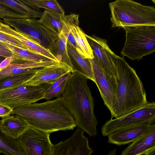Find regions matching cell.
I'll use <instances>...</instances> for the list:
<instances>
[{
  "mask_svg": "<svg viewBox=\"0 0 155 155\" xmlns=\"http://www.w3.org/2000/svg\"><path fill=\"white\" fill-rule=\"evenodd\" d=\"M62 15L45 10L43 12L41 17L38 21L47 28L59 36L62 29Z\"/></svg>",
  "mask_w": 155,
  "mask_h": 155,
  "instance_id": "cell-20",
  "label": "cell"
},
{
  "mask_svg": "<svg viewBox=\"0 0 155 155\" xmlns=\"http://www.w3.org/2000/svg\"><path fill=\"white\" fill-rule=\"evenodd\" d=\"M67 37L62 31L59 36L55 56L60 62L65 64L73 69L72 64L67 48Z\"/></svg>",
  "mask_w": 155,
  "mask_h": 155,
  "instance_id": "cell-26",
  "label": "cell"
},
{
  "mask_svg": "<svg viewBox=\"0 0 155 155\" xmlns=\"http://www.w3.org/2000/svg\"><path fill=\"white\" fill-rule=\"evenodd\" d=\"M3 132L15 139L29 127L28 124L19 116L9 115L1 120Z\"/></svg>",
  "mask_w": 155,
  "mask_h": 155,
  "instance_id": "cell-19",
  "label": "cell"
},
{
  "mask_svg": "<svg viewBox=\"0 0 155 155\" xmlns=\"http://www.w3.org/2000/svg\"><path fill=\"white\" fill-rule=\"evenodd\" d=\"M85 35L94 56L107 76L117 82V55L110 50L106 40L95 35Z\"/></svg>",
  "mask_w": 155,
  "mask_h": 155,
  "instance_id": "cell-9",
  "label": "cell"
},
{
  "mask_svg": "<svg viewBox=\"0 0 155 155\" xmlns=\"http://www.w3.org/2000/svg\"><path fill=\"white\" fill-rule=\"evenodd\" d=\"M73 72L72 68L65 63L59 62L38 69L35 74L22 84L38 86L44 83L52 84L64 75Z\"/></svg>",
  "mask_w": 155,
  "mask_h": 155,
  "instance_id": "cell-13",
  "label": "cell"
},
{
  "mask_svg": "<svg viewBox=\"0 0 155 155\" xmlns=\"http://www.w3.org/2000/svg\"><path fill=\"white\" fill-rule=\"evenodd\" d=\"M14 60L12 57H7L0 64V72L7 67Z\"/></svg>",
  "mask_w": 155,
  "mask_h": 155,
  "instance_id": "cell-32",
  "label": "cell"
},
{
  "mask_svg": "<svg viewBox=\"0 0 155 155\" xmlns=\"http://www.w3.org/2000/svg\"><path fill=\"white\" fill-rule=\"evenodd\" d=\"M87 79L75 71L71 73L61 98L73 117L77 126L93 137L97 134L98 122L94 111V100Z\"/></svg>",
  "mask_w": 155,
  "mask_h": 155,
  "instance_id": "cell-2",
  "label": "cell"
},
{
  "mask_svg": "<svg viewBox=\"0 0 155 155\" xmlns=\"http://www.w3.org/2000/svg\"><path fill=\"white\" fill-rule=\"evenodd\" d=\"M2 43L13 53L14 54L13 57V59H20L35 62L52 61L45 57L31 52L27 50L19 49L7 44Z\"/></svg>",
  "mask_w": 155,
  "mask_h": 155,
  "instance_id": "cell-25",
  "label": "cell"
},
{
  "mask_svg": "<svg viewBox=\"0 0 155 155\" xmlns=\"http://www.w3.org/2000/svg\"><path fill=\"white\" fill-rule=\"evenodd\" d=\"M116 152V150L115 149L110 151L107 155H115Z\"/></svg>",
  "mask_w": 155,
  "mask_h": 155,
  "instance_id": "cell-34",
  "label": "cell"
},
{
  "mask_svg": "<svg viewBox=\"0 0 155 155\" xmlns=\"http://www.w3.org/2000/svg\"><path fill=\"white\" fill-rule=\"evenodd\" d=\"M89 59L92 66L94 83L104 104L111 114L116 100L117 82L107 76L94 56L93 58Z\"/></svg>",
  "mask_w": 155,
  "mask_h": 155,
  "instance_id": "cell-12",
  "label": "cell"
},
{
  "mask_svg": "<svg viewBox=\"0 0 155 155\" xmlns=\"http://www.w3.org/2000/svg\"><path fill=\"white\" fill-rule=\"evenodd\" d=\"M67 46L74 71L80 73L94 83L92 66L89 59L85 58L68 41Z\"/></svg>",
  "mask_w": 155,
  "mask_h": 155,
  "instance_id": "cell-17",
  "label": "cell"
},
{
  "mask_svg": "<svg viewBox=\"0 0 155 155\" xmlns=\"http://www.w3.org/2000/svg\"><path fill=\"white\" fill-rule=\"evenodd\" d=\"M71 74V72L57 79L52 83L49 87L46 92L45 94L49 92L54 88L58 86L66 79L69 78Z\"/></svg>",
  "mask_w": 155,
  "mask_h": 155,
  "instance_id": "cell-31",
  "label": "cell"
},
{
  "mask_svg": "<svg viewBox=\"0 0 155 155\" xmlns=\"http://www.w3.org/2000/svg\"><path fill=\"white\" fill-rule=\"evenodd\" d=\"M0 18L4 19L30 18L28 16L20 14L10 8L0 3Z\"/></svg>",
  "mask_w": 155,
  "mask_h": 155,
  "instance_id": "cell-27",
  "label": "cell"
},
{
  "mask_svg": "<svg viewBox=\"0 0 155 155\" xmlns=\"http://www.w3.org/2000/svg\"><path fill=\"white\" fill-rule=\"evenodd\" d=\"M69 77L64 80L60 84L49 92L45 94L44 96V99L47 101H49L51 100L55 97H61L64 93L67 81Z\"/></svg>",
  "mask_w": 155,
  "mask_h": 155,
  "instance_id": "cell-28",
  "label": "cell"
},
{
  "mask_svg": "<svg viewBox=\"0 0 155 155\" xmlns=\"http://www.w3.org/2000/svg\"><path fill=\"white\" fill-rule=\"evenodd\" d=\"M0 42L11 45L19 49L27 50L25 46L19 41L1 32Z\"/></svg>",
  "mask_w": 155,
  "mask_h": 155,
  "instance_id": "cell-29",
  "label": "cell"
},
{
  "mask_svg": "<svg viewBox=\"0 0 155 155\" xmlns=\"http://www.w3.org/2000/svg\"><path fill=\"white\" fill-rule=\"evenodd\" d=\"M37 69L22 74L8 76L0 79V90L22 84L31 79L35 74Z\"/></svg>",
  "mask_w": 155,
  "mask_h": 155,
  "instance_id": "cell-24",
  "label": "cell"
},
{
  "mask_svg": "<svg viewBox=\"0 0 155 155\" xmlns=\"http://www.w3.org/2000/svg\"><path fill=\"white\" fill-rule=\"evenodd\" d=\"M71 30L77 45L83 53V57L86 59L93 58V51L84 31L79 26L76 25L71 27Z\"/></svg>",
  "mask_w": 155,
  "mask_h": 155,
  "instance_id": "cell-22",
  "label": "cell"
},
{
  "mask_svg": "<svg viewBox=\"0 0 155 155\" xmlns=\"http://www.w3.org/2000/svg\"><path fill=\"white\" fill-rule=\"evenodd\" d=\"M13 108L0 102V117L3 119L12 114Z\"/></svg>",
  "mask_w": 155,
  "mask_h": 155,
  "instance_id": "cell-30",
  "label": "cell"
},
{
  "mask_svg": "<svg viewBox=\"0 0 155 155\" xmlns=\"http://www.w3.org/2000/svg\"><path fill=\"white\" fill-rule=\"evenodd\" d=\"M17 115L28 125L51 134L59 130H73L75 120L61 97L41 103H34L13 108L12 114Z\"/></svg>",
  "mask_w": 155,
  "mask_h": 155,
  "instance_id": "cell-1",
  "label": "cell"
},
{
  "mask_svg": "<svg viewBox=\"0 0 155 155\" xmlns=\"http://www.w3.org/2000/svg\"><path fill=\"white\" fill-rule=\"evenodd\" d=\"M112 27L155 25V8L130 0H117L109 4Z\"/></svg>",
  "mask_w": 155,
  "mask_h": 155,
  "instance_id": "cell-4",
  "label": "cell"
},
{
  "mask_svg": "<svg viewBox=\"0 0 155 155\" xmlns=\"http://www.w3.org/2000/svg\"><path fill=\"white\" fill-rule=\"evenodd\" d=\"M155 125L143 124L119 129L109 134L108 143L120 146L132 142L145 134Z\"/></svg>",
  "mask_w": 155,
  "mask_h": 155,
  "instance_id": "cell-14",
  "label": "cell"
},
{
  "mask_svg": "<svg viewBox=\"0 0 155 155\" xmlns=\"http://www.w3.org/2000/svg\"><path fill=\"white\" fill-rule=\"evenodd\" d=\"M155 103L148 102L139 109L119 118L107 121L101 127L104 137L116 130L143 124L150 125L155 122Z\"/></svg>",
  "mask_w": 155,
  "mask_h": 155,
  "instance_id": "cell-8",
  "label": "cell"
},
{
  "mask_svg": "<svg viewBox=\"0 0 155 155\" xmlns=\"http://www.w3.org/2000/svg\"><path fill=\"white\" fill-rule=\"evenodd\" d=\"M50 134L29 127L18 138L27 155H51Z\"/></svg>",
  "mask_w": 155,
  "mask_h": 155,
  "instance_id": "cell-10",
  "label": "cell"
},
{
  "mask_svg": "<svg viewBox=\"0 0 155 155\" xmlns=\"http://www.w3.org/2000/svg\"><path fill=\"white\" fill-rule=\"evenodd\" d=\"M13 59V61L7 67L0 72V79L8 76L22 74L56 63L52 61L35 62Z\"/></svg>",
  "mask_w": 155,
  "mask_h": 155,
  "instance_id": "cell-15",
  "label": "cell"
},
{
  "mask_svg": "<svg viewBox=\"0 0 155 155\" xmlns=\"http://www.w3.org/2000/svg\"><path fill=\"white\" fill-rule=\"evenodd\" d=\"M0 153L5 155H27L18 138H13L3 132L0 120Z\"/></svg>",
  "mask_w": 155,
  "mask_h": 155,
  "instance_id": "cell-18",
  "label": "cell"
},
{
  "mask_svg": "<svg viewBox=\"0 0 155 155\" xmlns=\"http://www.w3.org/2000/svg\"><path fill=\"white\" fill-rule=\"evenodd\" d=\"M5 58L6 57H4L0 56V64L3 60L5 59Z\"/></svg>",
  "mask_w": 155,
  "mask_h": 155,
  "instance_id": "cell-35",
  "label": "cell"
},
{
  "mask_svg": "<svg viewBox=\"0 0 155 155\" xmlns=\"http://www.w3.org/2000/svg\"><path fill=\"white\" fill-rule=\"evenodd\" d=\"M0 3L30 18H40L42 15L43 12L40 10L32 8L22 2L20 0H0Z\"/></svg>",
  "mask_w": 155,
  "mask_h": 155,
  "instance_id": "cell-21",
  "label": "cell"
},
{
  "mask_svg": "<svg viewBox=\"0 0 155 155\" xmlns=\"http://www.w3.org/2000/svg\"><path fill=\"white\" fill-rule=\"evenodd\" d=\"M126 40L120 52L123 57L138 61L155 51V25H140L123 27Z\"/></svg>",
  "mask_w": 155,
  "mask_h": 155,
  "instance_id": "cell-5",
  "label": "cell"
},
{
  "mask_svg": "<svg viewBox=\"0 0 155 155\" xmlns=\"http://www.w3.org/2000/svg\"><path fill=\"white\" fill-rule=\"evenodd\" d=\"M155 148V125L147 132L132 142L120 155H140Z\"/></svg>",
  "mask_w": 155,
  "mask_h": 155,
  "instance_id": "cell-16",
  "label": "cell"
},
{
  "mask_svg": "<svg viewBox=\"0 0 155 155\" xmlns=\"http://www.w3.org/2000/svg\"><path fill=\"white\" fill-rule=\"evenodd\" d=\"M117 79L116 100L111 114L113 118H119L146 104V93L142 82L134 69L123 58L117 55Z\"/></svg>",
  "mask_w": 155,
  "mask_h": 155,
  "instance_id": "cell-3",
  "label": "cell"
},
{
  "mask_svg": "<svg viewBox=\"0 0 155 155\" xmlns=\"http://www.w3.org/2000/svg\"><path fill=\"white\" fill-rule=\"evenodd\" d=\"M1 21L52 53L56 50L59 36L41 24L36 18H5Z\"/></svg>",
  "mask_w": 155,
  "mask_h": 155,
  "instance_id": "cell-6",
  "label": "cell"
},
{
  "mask_svg": "<svg viewBox=\"0 0 155 155\" xmlns=\"http://www.w3.org/2000/svg\"><path fill=\"white\" fill-rule=\"evenodd\" d=\"M84 132L78 127L70 138L52 144L51 155H91L92 150Z\"/></svg>",
  "mask_w": 155,
  "mask_h": 155,
  "instance_id": "cell-11",
  "label": "cell"
},
{
  "mask_svg": "<svg viewBox=\"0 0 155 155\" xmlns=\"http://www.w3.org/2000/svg\"><path fill=\"white\" fill-rule=\"evenodd\" d=\"M146 155H155V148L147 151L144 154Z\"/></svg>",
  "mask_w": 155,
  "mask_h": 155,
  "instance_id": "cell-33",
  "label": "cell"
},
{
  "mask_svg": "<svg viewBox=\"0 0 155 155\" xmlns=\"http://www.w3.org/2000/svg\"><path fill=\"white\" fill-rule=\"evenodd\" d=\"M51 84L44 83L38 86L21 84L0 90V102L12 108L35 103L44 99Z\"/></svg>",
  "mask_w": 155,
  "mask_h": 155,
  "instance_id": "cell-7",
  "label": "cell"
},
{
  "mask_svg": "<svg viewBox=\"0 0 155 155\" xmlns=\"http://www.w3.org/2000/svg\"><path fill=\"white\" fill-rule=\"evenodd\" d=\"M22 3L34 9L45 10L64 15V12L56 0H20Z\"/></svg>",
  "mask_w": 155,
  "mask_h": 155,
  "instance_id": "cell-23",
  "label": "cell"
}]
</instances>
